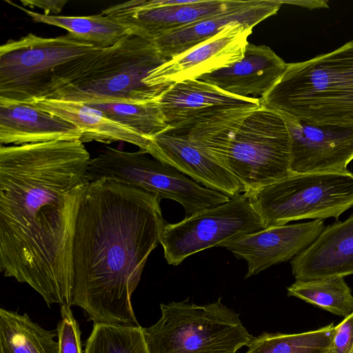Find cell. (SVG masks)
Here are the masks:
<instances>
[{
	"label": "cell",
	"instance_id": "obj_18",
	"mask_svg": "<svg viewBox=\"0 0 353 353\" xmlns=\"http://www.w3.org/2000/svg\"><path fill=\"white\" fill-rule=\"evenodd\" d=\"M283 3L277 0L243 1L236 8L172 31L157 38L153 43L159 52L170 59L212 37L231 23H240L254 28L276 14Z\"/></svg>",
	"mask_w": 353,
	"mask_h": 353
},
{
	"label": "cell",
	"instance_id": "obj_14",
	"mask_svg": "<svg viewBox=\"0 0 353 353\" xmlns=\"http://www.w3.org/2000/svg\"><path fill=\"white\" fill-rule=\"evenodd\" d=\"M145 151L196 183L230 198L245 192L237 178L219 160L174 128L151 139Z\"/></svg>",
	"mask_w": 353,
	"mask_h": 353
},
{
	"label": "cell",
	"instance_id": "obj_30",
	"mask_svg": "<svg viewBox=\"0 0 353 353\" xmlns=\"http://www.w3.org/2000/svg\"><path fill=\"white\" fill-rule=\"evenodd\" d=\"M23 6L38 8L43 10L45 15H57L60 13L68 1L65 0H22Z\"/></svg>",
	"mask_w": 353,
	"mask_h": 353
},
{
	"label": "cell",
	"instance_id": "obj_12",
	"mask_svg": "<svg viewBox=\"0 0 353 353\" xmlns=\"http://www.w3.org/2000/svg\"><path fill=\"white\" fill-rule=\"evenodd\" d=\"M253 28L231 23L218 34L152 70L143 80L150 88L165 90L187 80L228 68L241 60Z\"/></svg>",
	"mask_w": 353,
	"mask_h": 353
},
{
	"label": "cell",
	"instance_id": "obj_29",
	"mask_svg": "<svg viewBox=\"0 0 353 353\" xmlns=\"http://www.w3.org/2000/svg\"><path fill=\"white\" fill-rule=\"evenodd\" d=\"M353 347V312L334 326L326 353H350Z\"/></svg>",
	"mask_w": 353,
	"mask_h": 353
},
{
	"label": "cell",
	"instance_id": "obj_11",
	"mask_svg": "<svg viewBox=\"0 0 353 353\" xmlns=\"http://www.w3.org/2000/svg\"><path fill=\"white\" fill-rule=\"evenodd\" d=\"M236 0H132L111 6L101 13L137 36L153 41L195 21L240 6Z\"/></svg>",
	"mask_w": 353,
	"mask_h": 353
},
{
	"label": "cell",
	"instance_id": "obj_2",
	"mask_svg": "<svg viewBox=\"0 0 353 353\" xmlns=\"http://www.w3.org/2000/svg\"><path fill=\"white\" fill-rule=\"evenodd\" d=\"M161 200L106 179L87 186L73 237L71 305L94 324L139 325L131 296L165 225Z\"/></svg>",
	"mask_w": 353,
	"mask_h": 353
},
{
	"label": "cell",
	"instance_id": "obj_8",
	"mask_svg": "<svg viewBox=\"0 0 353 353\" xmlns=\"http://www.w3.org/2000/svg\"><path fill=\"white\" fill-rule=\"evenodd\" d=\"M89 181L106 179L139 188L159 199L179 203L185 217L227 202L230 197L188 178L176 168L140 149L125 152L107 149L88 168Z\"/></svg>",
	"mask_w": 353,
	"mask_h": 353
},
{
	"label": "cell",
	"instance_id": "obj_4",
	"mask_svg": "<svg viewBox=\"0 0 353 353\" xmlns=\"http://www.w3.org/2000/svg\"><path fill=\"white\" fill-rule=\"evenodd\" d=\"M103 48L72 34L42 37L32 33L0 47V104L48 98L94 63Z\"/></svg>",
	"mask_w": 353,
	"mask_h": 353
},
{
	"label": "cell",
	"instance_id": "obj_13",
	"mask_svg": "<svg viewBox=\"0 0 353 353\" xmlns=\"http://www.w3.org/2000/svg\"><path fill=\"white\" fill-rule=\"evenodd\" d=\"M283 118L290 136L291 173L349 171L347 165L353 160V126L312 125Z\"/></svg>",
	"mask_w": 353,
	"mask_h": 353
},
{
	"label": "cell",
	"instance_id": "obj_6",
	"mask_svg": "<svg viewBox=\"0 0 353 353\" xmlns=\"http://www.w3.org/2000/svg\"><path fill=\"white\" fill-rule=\"evenodd\" d=\"M160 309L159 320L142 327L150 353H238L254 337L221 298L202 305L172 301Z\"/></svg>",
	"mask_w": 353,
	"mask_h": 353
},
{
	"label": "cell",
	"instance_id": "obj_26",
	"mask_svg": "<svg viewBox=\"0 0 353 353\" xmlns=\"http://www.w3.org/2000/svg\"><path fill=\"white\" fill-rule=\"evenodd\" d=\"M333 323L296 334L263 332L253 337L245 353H326L334 334Z\"/></svg>",
	"mask_w": 353,
	"mask_h": 353
},
{
	"label": "cell",
	"instance_id": "obj_7",
	"mask_svg": "<svg viewBox=\"0 0 353 353\" xmlns=\"http://www.w3.org/2000/svg\"><path fill=\"white\" fill-rule=\"evenodd\" d=\"M246 192L266 228L302 219H338L353 206V173H292Z\"/></svg>",
	"mask_w": 353,
	"mask_h": 353
},
{
	"label": "cell",
	"instance_id": "obj_22",
	"mask_svg": "<svg viewBox=\"0 0 353 353\" xmlns=\"http://www.w3.org/2000/svg\"><path fill=\"white\" fill-rule=\"evenodd\" d=\"M10 5L27 14L34 21L57 26L75 37L101 48L117 43L130 30L119 22L101 13L90 16L45 15L30 11L10 1Z\"/></svg>",
	"mask_w": 353,
	"mask_h": 353
},
{
	"label": "cell",
	"instance_id": "obj_20",
	"mask_svg": "<svg viewBox=\"0 0 353 353\" xmlns=\"http://www.w3.org/2000/svg\"><path fill=\"white\" fill-rule=\"evenodd\" d=\"M157 103L170 128L208 112L261 105L259 98L236 97L198 79L168 87L159 96Z\"/></svg>",
	"mask_w": 353,
	"mask_h": 353
},
{
	"label": "cell",
	"instance_id": "obj_9",
	"mask_svg": "<svg viewBox=\"0 0 353 353\" xmlns=\"http://www.w3.org/2000/svg\"><path fill=\"white\" fill-rule=\"evenodd\" d=\"M222 161L245 192L291 174L290 136L283 117L261 105L252 112L235 131Z\"/></svg>",
	"mask_w": 353,
	"mask_h": 353
},
{
	"label": "cell",
	"instance_id": "obj_21",
	"mask_svg": "<svg viewBox=\"0 0 353 353\" xmlns=\"http://www.w3.org/2000/svg\"><path fill=\"white\" fill-rule=\"evenodd\" d=\"M31 104L78 128L82 143L92 141L110 143L125 141L146 150L150 140L122 125L86 103L76 101L43 99Z\"/></svg>",
	"mask_w": 353,
	"mask_h": 353
},
{
	"label": "cell",
	"instance_id": "obj_23",
	"mask_svg": "<svg viewBox=\"0 0 353 353\" xmlns=\"http://www.w3.org/2000/svg\"><path fill=\"white\" fill-rule=\"evenodd\" d=\"M54 336L27 314L0 309V353H59Z\"/></svg>",
	"mask_w": 353,
	"mask_h": 353
},
{
	"label": "cell",
	"instance_id": "obj_27",
	"mask_svg": "<svg viewBox=\"0 0 353 353\" xmlns=\"http://www.w3.org/2000/svg\"><path fill=\"white\" fill-rule=\"evenodd\" d=\"M84 353H150L141 325L94 324Z\"/></svg>",
	"mask_w": 353,
	"mask_h": 353
},
{
	"label": "cell",
	"instance_id": "obj_5",
	"mask_svg": "<svg viewBox=\"0 0 353 353\" xmlns=\"http://www.w3.org/2000/svg\"><path fill=\"white\" fill-rule=\"evenodd\" d=\"M168 60L153 41L130 32L115 45L103 48L85 72L48 99L83 103L157 101L163 90L150 88L143 80Z\"/></svg>",
	"mask_w": 353,
	"mask_h": 353
},
{
	"label": "cell",
	"instance_id": "obj_24",
	"mask_svg": "<svg viewBox=\"0 0 353 353\" xmlns=\"http://www.w3.org/2000/svg\"><path fill=\"white\" fill-rule=\"evenodd\" d=\"M287 292L289 296L343 318L353 312V294L344 277L296 280L288 287Z\"/></svg>",
	"mask_w": 353,
	"mask_h": 353
},
{
	"label": "cell",
	"instance_id": "obj_10",
	"mask_svg": "<svg viewBox=\"0 0 353 353\" xmlns=\"http://www.w3.org/2000/svg\"><path fill=\"white\" fill-rule=\"evenodd\" d=\"M265 228L245 192L179 223L165 224L160 243L168 263L177 265L195 253Z\"/></svg>",
	"mask_w": 353,
	"mask_h": 353
},
{
	"label": "cell",
	"instance_id": "obj_28",
	"mask_svg": "<svg viewBox=\"0 0 353 353\" xmlns=\"http://www.w3.org/2000/svg\"><path fill=\"white\" fill-rule=\"evenodd\" d=\"M70 306L61 305V320L57 328L59 353H82L81 332Z\"/></svg>",
	"mask_w": 353,
	"mask_h": 353
},
{
	"label": "cell",
	"instance_id": "obj_1",
	"mask_svg": "<svg viewBox=\"0 0 353 353\" xmlns=\"http://www.w3.org/2000/svg\"><path fill=\"white\" fill-rule=\"evenodd\" d=\"M90 159L79 140L0 148V270L49 307L71 305L73 237Z\"/></svg>",
	"mask_w": 353,
	"mask_h": 353
},
{
	"label": "cell",
	"instance_id": "obj_31",
	"mask_svg": "<svg viewBox=\"0 0 353 353\" xmlns=\"http://www.w3.org/2000/svg\"><path fill=\"white\" fill-rule=\"evenodd\" d=\"M350 353H353V347H352V351H351V352H350Z\"/></svg>",
	"mask_w": 353,
	"mask_h": 353
},
{
	"label": "cell",
	"instance_id": "obj_15",
	"mask_svg": "<svg viewBox=\"0 0 353 353\" xmlns=\"http://www.w3.org/2000/svg\"><path fill=\"white\" fill-rule=\"evenodd\" d=\"M325 228L324 220L267 228L222 244L248 263L245 279L292 259L308 247Z\"/></svg>",
	"mask_w": 353,
	"mask_h": 353
},
{
	"label": "cell",
	"instance_id": "obj_16",
	"mask_svg": "<svg viewBox=\"0 0 353 353\" xmlns=\"http://www.w3.org/2000/svg\"><path fill=\"white\" fill-rule=\"evenodd\" d=\"M296 280L308 281L353 274V214L323 230L291 261Z\"/></svg>",
	"mask_w": 353,
	"mask_h": 353
},
{
	"label": "cell",
	"instance_id": "obj_25",
	"mask_svg": "<svg viewBox=\"0 0 353 353\" xmlns=\"http://www.w3.org/2000/svg\"><path fill=\"white\" fill-rule=\"evenodd\" d=\"M102 112L111 120L151 140L170 127L166 123L157 101L145 103L113 101L84 103Z\"/></svg>",
	"mask_w": 353,
	"mask_h": 353
},
{
	"label": "cell",
	"instance_id": "obj_3",
	"mask_svg": "<svg viewBox=\"0 0 353 353\" xmlns=\"http://www.w3.org/2000/svg\"><path fill=\"white\" fill-rule=\"evenodd\" d=\"M262 107L312 125L353 126V41L327 53L287 63Z\"/></svg>",
	"mask_w": 353,
	"mask_h": 353
},
{
	"label": "cell",
	"instance_id": "obj_17",
	"mask_svg": "<svg viewBox=\"0 0 353 353\" xmlns=\"http://www.w3.org/2000/svg\"><path fill=\"white\" fill-rule=\"evenodd\" d=\"M286 65L270 47L249 43L241 60L228 68L204 74L198 80L236 97L261 98L280 79Z\"/></svg>",
	"mask_w": 353,
	"mask_h": 353
},
{
	"label": "cell",
	"instance_id": "obj_19",
	"mask_svg": "<svg viewBox=\"0 0 353 353\" xmlns=\"http://www.w3.org/2000/svg\"><path fill=\"white\" fill-rule=\"evenodd\" d=\"M81 135L72 123L32 104H0L1 145L80 141Z\"/></svg>",
	"mask_w": 353,
	"mask_h": 353
}]
</instances>
